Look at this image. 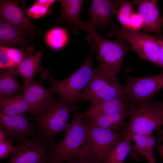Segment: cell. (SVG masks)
<instances>
[{
  "label": "cell",
  "instance_id": "1",
  "mask_svg": "<svg viewBox=\"0 0 163 163\" xmlns=\"http://www.w3.org/2000/svg\"><path fill=\"white\" fill-rule=\"evenodd\" d=\"M73 111L74 116L68 129L62 140L52 145L49 152L50 163H65L82 159L83 150L87 142L88 126L83 121L77 107Z\"/></svg>",
  "mask_w": 163,
  "mask_h": 163
},
{
  "label": "cell",
  "instance_id": "2",
  "mask_svg": "<svg viewBox=\"0 0 163 163\" xmlns=\"http://www.w3.org/2000/svg\"><path fill=\"white\" fill-rule=\"evenodd\" d=\"M88 40L91 49L81 67L71 75L61 81L50 78L51 85L49 91L51 93L58 94L63 101L68 105H72V107L75 106L76 98L89 82L93 72L92 56L96 47L93 38L89 37Z\"/></svg>",
  "mask_w": 163,
  "mask_h": 163
},
{
  "label": "cell",
  "instance_id": "3",
  "mask_svg": "<svg viewBox=\"0 0 163 163\" xmlns=\"http://www.w3.org/2000/svg\"><path fill=\"white\" fill-rule=\"evenodd\" d=\"M129 117L126 136L153 134L163 125V101L152 99L133 103Z\"/></svg>",
  "mask_w": 163,
  "mask_h": 163
},
{
  "label": "cell",
  "instance_id": "4",
  "mask_svg": "<svg viewBox=\"0 0 163 163\" xmlns=\"http://www.w3.org/2000/svg\"><path fill=\"white\" fill-rule=\"evenodd\" d=\"M71 107L60 98L53 99L43 110L34 116L38 127L39 136L53 141L58 134L66 132L69 127Z\"/></svg>",
  "mask_w": 163,
  "mask_h": 163
},
{
  "label": "cell",
  "instance_id": "5",
  "mask_svg": "<svg viewBox=\"0 0 163 163\" xmlns=\"http://www.w3.org/2000/svg\"><path fill=\"white\" fill-rule=\"evenodd\" d=\"M88 32L93 37L96 44L97 59L99 63L97 68L105 74L116 76L122 67L125 55L132 49L121 39H107L95 30H90Z\"/></svg>",
  "mask_w": 163,
  "mask_h": 163
},
{
  "label": "cell",
  "instance_id": "6",
  "mask_svg": "<svg viewBox=\"0 0 163 163\" xmlns=\"http://www.w3.org/2000/svg\"><path fill=\"white\" fill-rule=\"evenodd\" d=\"M116 98H125L123 86L120 84L116 76L105 74L96 68L94 69L89 82L79 94L75 103Z\"/></svg>",
  "mask_w": 163,
  "mask_h": 163
},
{
  "label": "cell",
  "instance_id": "7",
  "mask_svg": "<svg viewBox=\"0 0 163 163\" xmlns=\"http://www.w3.org/2000/svg\"><path fill=\"white\" fill-rule=\"evenodd\" d=\"M116 36L126 41L142 58L158 66L161 36L130 29H111L106 37Z\"/></svg>",
  "mask_w": 163,
  "mask_h": 163
},
{
  "label": "cell",
  "instance_id": "8",
  "mask_svg": "<svg viewBox=\"0 0 163 163\" xmlns=\"http://www.w3.org/2000/svg\"><path fill=\"white\" fill-rule=\"evenodd\" d=\"M88 126V139L82 152V159L102 163L107 152L114 145L125 137L126 132Z\"/></svg>",
  "mask_w": 163,
  "mask_h": 163
},
{
  "label": "cell",
  "instance_id": "9",
  "mask_svg": "<svg viewBox=\"0 0 163 163\" xmlns=\"http://www.w3.org/2000/svg\"><path fill=\"white\" fill-rule=\"evenodd\" d=\"M54 142L39 136L22 140L15 146L8 163H48L49 150Z\"/></svg>",
  "mask_w": 163,
  "mask_h": 163
},
{
  "label": "cell",
  "instance_id": "10",
  "mask_svg": "<svg viewBox=\"0 0 163 163\" xmlns=\"http://www.w3.org/2000/svg\"><path fill=\"white\" fill-rule=\"evenodd\" d=\"M125 77L124 97L131 103L152 99L163 88V70L162 72L153 75L134 77L127 75Z\"/></svg>",
  "mask_w": 163,
  "mask_h": 163
},
{
  "label": "cell",
  "instance_id": "11",
  "mask_svg": "<svg viewBox=\"0 0 163 163\" xmlns=\"http://www.w3.org/2000/svg\"><path fill=\"white\" fill-rule=\"evenodd\" d=\"M124 1L122 0H93L88 11L90 18L85 23V31L103 29L109 27L118 28L113 22L117 8Z\"/></svg>",
  "mask_w": 163,
  "mask_h": 163
},
{
  "label": "cell",
  "instance_id": "12",
  "mask_svg": "<svg viewBox=\"0 0 163 163\" xmlns=\"http://www.w3.org/2000/svg\"><path fill=\"white\" fill-rule=\"evenodd\" d=\"M0 19L17 27L26 34H31L34 31L27 10L21 2L1 0Z\"/></svg>",
  "mask_w": 163,
  "mask_h": 163
},
{
  "label": "cell",
  "instance_id": "13",
  "mask_svg": "<svg viewBox=\"0 0 163 163\" xmlns=\"http://www.w3.org/2000/svg\"><path fill=\"white\" fill-rule=\"evenodd\" d=\"M0 129L7 139L21 141L32 135L34 129L28 119L23 114L10 115L0 111Z\"/></svg>",
  "mask_w": 163,
  "mask_h": 163
},
{
  "label": "cell",
  "instance_id": "14",
  "mask_svg": "<svg viewBox=\"0 0 163 163\" xmlns=\"http://www.w3.org/2000/svg\"><path fill=\"white\" fill-rule=\"evenodd\" d=\"M132 2L142 18L145 30L162 37L163 17L160 12L157 1L137 0Z\"/></svg>",
  "mask_w": 163,
  "mask_h": 163
},
{
  "label": "cell",
  "instance_id": "15",
  "mask_svg": "<svg viewBox=\"0 0 163 163\" xmlns=\"http://www.w3.org/2000/svg\"><path fill=\"white\" fill-rule=\"evenodd\" d=\"M23 90V95L30 108V113L34 116L43 110L54 99L49 90L36 82L32 81Z\"/></svg>",
  "mask_w": 163,
  "mask_h": 163
},
{
  "label": "cell",
  "instance_id": "16",
  "mask_svg": "<svg viewBox=\"0 0 163 163\" xmlns=\"http://www.w3.org/2000/svg\"><path fill=\"white\" fill-rule=\"evenodd\" d=\"M33 47H29L25 52L24 58L18 64L14 75H20L24 81L23 89L26 88L32 82V78L42 70L41 58L43 52L40 50L34 55Z\"/></svg>",
  "mask_w": 163,
  "mask_h": 163
},
{
  "label": "cell",
  "instance_id": "17",
  "mask_svg": "<svg viewBox=\"0 0 163 163\" xmlns=\"http://www.w3.org/2000/svg\"><path fill=\"white\" fill-rule=\"evenodd\" d=\"M91 102V106L82 114V117L101 114H112L130 110L132 104L124 98H116Z\"/></svg>",
  "mask_w": 163,
  "mask_h": 163
},
{
  "label": "cell",
  "instance_id": "18",
  "mask_svg": "<svg viewBox=\"0 0 163 163\" xmlns=\"http://www.w3.org/2000/svg\"><path fill=\"white\" fill-rule=\"evenodd\" d=\"M82 0H60L62 6L60 21L65 22L76 34L81 30L85 31V23L79 19L84 2Z\"/></svg>",
  "mask_w": 163,
  "mask_h": 163
},
{
  "label": "cell",
  "instance_id": "19",
  "mask_svg": "<svg viewBox=\"0 0 163 163\" xmlns=\"http://www.w3.org/2000/svg\"><path fill=\"white\" fill-rule=\"evenodd\" d=\"M130 111L126 110L112 114L96 115L82 118L88 125L121 131L125 125L124 119L129 117Z\"/></svg>",
  "mask_w": 163,
  "mask_h": 163
},
{
  "label": "cell",
  "instance_id": "20",
  "mask_svg": "<svg viewBox=\"0 0 163 163\" xmlns=\"http://www.w3.org/2000/svg\"><path fill=\"white\" fill-rule=\"evenodd\" d=\"M23 31L14 26L0 19V44L8 47L22 45L25 40Z\"/></svg>",
  "mask_w": 163,
  "mask_h": 163
},
{
  "label": "cell",
  "instance_id": "21",
  "mask_svg": "<svg viewBox=\"0 0 163 163\" xmlns=\"http://www.w3.org/2000/svg\"><path fill=\"white\" fill-rule=\"evenodd\" d=\"M0 109L3 113L10 115L23 114L30 111L23 95L0 97Z\"/></svg>",
  "mask_w": 163,
  "mask_h": 163
},
{
  "label": "cell",
  "instance_id": "22",
  "mask_svg": "<svg viewBox=\"0 0 163 163\" xmlns=\"http://www.w3.org/2000/svg\"><path fill=\"white\" fill-rule=\"evenodd\" d=\"M130 138L125 135L108 150L102 163H124L131 149Z\"/></svg>",
  "mask_w": 163,
  "mask_h": 163
},
{
  "label": "cell",
  "instance_id": "23",
  "mask_svg": "<svg viewBox=\"0 0 163 163\" xmlns=\"http://www.w3.org/2000/svg\"><path fill=\"white\" fill-rule=\"evenodd\" d=\"M17 66L9 68L0 73V97L11 96L23 89L13 76Z\"/></svg>",
  "mask_w": 163,
  "mask_h": 163
},
{
  "label": "cell",
  "instance_id": "24",
  "mask_svg": "<svg viewBox=\"0 0 163 163\" xmlns=\"http://www.w3.org/2000/svg\"><path fill=\"white\" fill-rule=\"evenodd\" d=\"M69 36L66 30L60 27H56L49 31L46 34L45 40L47 45L53 49L59 50L66 44Z\"/></svg>",
  "mask_w": 163,
  "mask_h": 163
},
{
  "label": "cell",
  "instance_id": "25",
  "mask_svg": "<svg viewBox=\"0 0 163 163\" xmlns=\"http://www.w3.org/2000/svg\"><path fill=\"white\" fill-rule=\"evenodd\" d=\"M130 137L134 143V146L131 149L145 158L148 163H151L155 161L153 152L149 150L148 147L146 135L134 133L132 134Z\"/></svg>",
  "mask_w": 163,
  "mask_h": 163
},
{
  "label": "cell",
  "instance_id": "26",
  "mask_svg": "<svg viewBox=\"0 0 163 163\" xmlns=\"http://www.w3.org/2000/svg\"><path fill=\"white\" fill-rule=\"evenodd\" d=\"M132 2H124L119 6L116 14L121 26V29H129L131 17L134 12Z\"/></svg>",
  "mask_w": 163,
  "mask_h": 163
},
{
  "label": "cell",
  "instance_id": "27",
  "mask_svg": "<svg viewBox=\"0 0 163 163\" xmlns=\"http://www.w3.org/2000/svg\"><path fill=\"white\" fill-rule=\"evenodd\" d=\"M49 8L43 7L34 3L27 10V13L29 17L37 19L42 17L47 13Z\"/></svg>",
  "mask_w": 163,
  "mask_h": 163
},
{
  "label": "cell",
  "instance_id": "28",
  "mask_svg": "<svg viewBox=\"0 0 163 163\" xmlns=\"http://www.w3.org/2000/svg\"><path fill=\"white\" fill-rule=\"evenodd\" d=\"M13 141L7 139L0 143V159L7 160L9 155L15 149L16 146L12 145Z\"/></svg>",
  "mask_w": 163,
  "mask_h": 163
},
{
  "label": "cell",
  "instance_id": "29",
  "mask_svg": "<svg viewBox=\"0 0 163 163\" xmlns=\"http://www.w3.org/2000/svg\"><path fill=\"white\" fill-rule=\"evenodd\" d=\"M8 47L0 46V68L1 69L8 68L14 66V63L8 53Z\"/></svg>",
  "mask_w": 163,
  "mask_h": 163
},
{
  "label": "cell",
  "instance_id": "30",
  "mask_svg": "<svg viewBox=\"0 0 163 163\" xmlns=\"http://www.w3.org/2000/svg\"><path fill=\"white\" fill-rule=\"evenodd\" d=\"M8 53L14 66H17L23 59L25 52L22 51L16 48L8 47Z\"/></svg>",
  "mask_w": 163,
  "mask_h": 163
},
{
  "label": "cell",
  "instance_id": "31",
  "mask_svg": "<svg viewBox=\"0 0 163 163\" xmlns=\"http://www.w3.org/2000/svg\"><path fill=\"white\" fill-rule=\"evenodd\" d=\"M143 28V23L141 18L138 13L134 12L130 19L129 29L139 31Z\"/></svg>",
  "mask_w": 163,
  "mask_h": 163
},
{
  "label": "cell",
  "instance_id": "32",
  "mask_svg": "<svg viewBox=\"0 0 163 163\" xmlns=\"http://www.w3.org/2000/svg\"><path fill=\"white\" fill-rule=\"evenodd\" d=\"M147 144L149 150L153 152L156 143V138L153 134L146 135Z\"/></svg>",
  "mask_w": 163,
  "mask_h": 163
},
{
  "label": "cell",
  "instance_id": "33",
  "mask_svg": "<svg viewBox=\"0 0 163 163\" xmlns=\"http://www.w3.org/2000/svg\"><path fill=\"white\" fill-rule=\"evenodd\" d=\"M56 1V0H38L34 3L43 7L49 8Z\"/></svg>",
  "mask_w": 163,
  "mask_h": 163
},
{
  "label": "cell",
  "instance_id": "34",
  "mask_svg": "<svg viewBox=\"0 0 163 163\" xmlns=\"http://www.w3.org/2000/svg\"><path fill=\"white\" fill-rule=\"evenodd\" d=\"M158 66L163 69V37H161L160 49Z\"/></svg>",
  "mask_w": 163,
  "mask_h": 163
},
{
  "label": "cell",
  "instance_id": "35",
  "mask_svg": "<svg viewBox=\"0 0 163 163\" xmlns=\"http://www.w3.org/2000/svg\"><path fill=\"white\" fill-rule=\"evenodd\" d=\"M65 163H99L91 160L85 159H76Z\"/></svg>",
  "mask_w": 163,
  "mask_h": 163
},
{
  "label": "cell",
  "instance_id": "36",
  "mask_svg": "<svg viewBox=\"0 0 163 163\" xmlns=\"http://www.w3.org/2000/svg\"><path fill=\"white\" fill-rule=\"evenodd\" d=\"M7 139V136L5 132L0 129V143Z\"/></svg>",
  "mask_w": 163,
  "mask_h": 163
},
{
  "label": "cell",
  "instance_id": "37",
  "mask_svg": "<svg viewBox=\"0 0 163 163\" xmlns=\"http://www.w3.org/2000/svg\"><path fill=\"white\" fill-rule=\"evenodd\" d=\"M158 149L163 160V144H159L158 146Z\"/></svg>",
  "mask_w": 163,
  "mask_h": 163
},
{
  "label": "cell",
  "instance_id": "38",
  "mask_svg": "<svg viewBox=\"0 0 163 163\" xmlns=\"http://www.w3.org/2000/svg\"><path fill=\"white\" fill-rule=\"evenodd\" d=\"M151 163H155V161H154V162H152Z\"/></svg>",
  "mask_w": 163,
  "mask_h": 163
},
{
  "label": "cell",
  "instance_id": "39",
  "mask_svg": "<svg viewBox=\"0 0 163 163\" xmlns=\"http://www.w3.org/2000/svg\"><path fill=\"white\" fill-rule=\"evenodd\" d=\"M48 163H50L49 162Z\"/></svg>",
  "mask_w": 163,
  "mask_h": 163
}]
</instances>
